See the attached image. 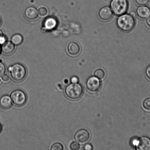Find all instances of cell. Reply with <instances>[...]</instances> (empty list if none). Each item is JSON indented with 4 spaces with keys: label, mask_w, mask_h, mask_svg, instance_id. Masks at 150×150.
Returning a JSON list of instances; mask_svg holds the SVG:
<instances>
[{
    "label": "cell",
    "mask_w": 150,
    "mask_h": 150,
    "mask_svg": "<svg viewBox=\"0 0 150 150\" xmlns=\"http://www.w3.org/2000/svg\"><path fill=\"white\" fill-rule=\"evenodd\" d=\"M135 23L134 18L130 14L126 13L119 16L117 21V27L124 32H128L133 30Z\"/></svg>",
    "instance_id": "cell-1"
},
{
    "label": "cell",
    "mask_w": 150,
    "mask_h": 150,
    "mask_svg": "<svg viewBox=\"0 0 150 150\" xmlns=\"http://www.w3.org/2000/svg\"><path fill=\"white\" fill-rule=\"evenodd\" d=\"M8 70L10 73L11 78L17 82L23 81L26 77L27 73L24 66L20 64H16L10 66L9 67Z\"/></svg>",
    "instance_id": "cell-2"
},
{
    "label": "cell",
    "mask_w": 150,
    "mask_h": 150,
    "mask_svg": "<svg viewBox=\"0 0 150 150\" xmlns=\"http://www.w3.org/2000/svg\"><path fill=\"white\" fill-rule=\"evenodd\" d=\"M110 6L113 13L120 16L127 11L129 3L127 0H111Z\"/></svg>",
    "instance_id": "cell-3"
},
{
    "label": "cell",
    "mask_w": 150,
    "mask_h": 150,
    "mask_svg": "<svg viewBox=\"0 0 150 150\" xmlns=\"http://www.w3.org/2000/svg\"><path fill=\"white\" fill-rule=\"evenodd\" d=\"M83 93V88L82 85L78 83L70 84L66 87L65 93L68 98L70 99H79Z\"/></svg>",
    "instance_id": "cell-4"
},
{
    "label": "cell",
    "mask_w": 150,
    "mask_h": 150,
    "mask_svg": "<svg viewBox=\"0 0 150 150\" xmlns=\"http://www.w3.org/2000/svg\"><path fill=\"white\" fill-rule=\"evenodd\" d=\"M12 102L17 106L21 107L26 103L27 97L23 91L16 90L13 91L10 95Z\"/></svg>",
    "instance_id": "cell-5"
},
{
    "label": "cell",
    "mask_w": 150,
    "mask_h": 150,
    "mask_svg": "<svg viewBox=\"0 0 150 150\" xmlns=\"http://www.w3.org/2000/svg\"><path fill=\"white\" fill-rule=\"evenodd\" d=\"M101 83L100 79L95 76H92L87 79L86 87L92 92H97L100 88Z\"/></svg>",
    "instance_id": "cell-6"
},
{
    "label": "cell",
    "mask_w": 150,
    "mask_h": 150,
    "mask_svg": "<svg viewBox=\"0 0 150 150\" xmlns=\"http://www.w3.org/2000/svg\"><path fill=\"white\" fill-rule=\"evenodd\" d=\"M90 134L86 129H82L78 131L75 135L74 138L76 142L80 143H85L89 140Z\"/></svg>",
    "instance_id": "cell-7"
},
{
    "label": "cell",
    "mask_w": 150,
    "mask_h": 150,
    "mask_svg": "<svg viewBox=\"0 0 150 150\" xmlns=\"http://www.w3.org/2000/svg\"><path fill=\"white\" fill-rule=\"evenodd\" d=\"M113 13L110 7H103L98 12V17L101 20L103 21H108L112 18Z\"/></svg>",
    "instance_id": "cell-8"
},
{
    "label": "cell",
    "mask_w": 150,
    "mask_h": 150,
    "mask_svg": "<svg viewBox=\"0 0 150 150\" xmlns=\"http://www.w3.org/2000/svg\"><path fill=\"white\" fill-rule=\"evenodd\" d=\"M136 14L140 19H147L150 17V8L146 6H140L136 9Z\"/></svg>",
    "instance_id": "cell-9"
},
{
    "label": "cell",
    "mask_w": 150,
    "mask_h": 150,
    "mask_svg": "<svg viewBox=\"0 0 150 150\" xmlns=\"http://www.w3.org/2000/svg\"><path fill=\"white\" fill-rule=\"evenodd\" d=\"M67 51L70 55L73 57H76L80 54V47L76 42H71L68 45Z\"/></svg>",
    "instance_id": "cell-10"
},
{
    "label": "cell",
    "mask_w": 150,
    "mask_h": 150,
    "mask_svg": "<svg viewBox=\"0 0 150 150\" xmlns=\"http://www.w3.org/2000/svg\"><path fill=\"white\" fill-rule=\"evenodd\" d=\"M24 15L26 18L30 20H35L39 16L38 10L33 7H29L25 10Z\"/></svg>",
    "instance_id": "cell-11"
},
{
    "label": "cell",
    "mask_w": 150,
    "mask_h": 150,
    "mask_svg": "<svg viewBox=\"0 0 150 150\" xmlns=\"http://www.w3.org/2000/svg\"><path fill=\"white\" fill-rule=\"evenodd\" d=\"M57 21L56 19L53 17H48L45 19L43 23L45 30L50 31L53 30L56 27Z\"/></svg>",
    "instance_id": "cell-12"
},
{
    "label": "cell",
    "mask_w": 150,
    "mask_h": 150,
    "mask_svg": "<svg viewBox=\"0 0 150 150\" xmlns=\"http://www.w3.org/2000/svg\"><path fill=\"white\" fill-rule=\"evenodd\" d=\"M138 150H150V139L147 137L141 138L136 145Z\"/></svg>",
    "instance_id": "cell-13"
},
{
    "label": "cell",
    "mask_w": 150,
    "mask_h": 150,
    "mask_svg": "<svg viewBox=\"0 0 150 150\" xmlns=\"http://www.w3.org/2000/svg\"><path fill=\"white\" fill-rule=\"evenodd\" d=\"M15 46L12 42L10 41H6L2 45L1 51L3 53L6 55H10L14 52Z\"/></svg>",
    "instance_id": "cell-14"
},
{
    "label": "cell",
    "mask_w": 150,
    "mask_h": 150,
    "mask_svg": "<svg viewBox=\"0 0 150 150\" xmlns=\"http://www.w3.org/2000/svg\"><path fill=\"white\" fill-rule=\"evenodd\" d=\"M12 105V101L8 95H4L0 98V106L4 109L10 108Z\"/></svg>",
    "instance_id": "cell-15"
},
{
    "label": "cell",
    "mask_w": 150,
    "mask_h": 150,
    "mask_svg": "<svg viewBox=\"0 0 150 150\" xmlns=\"http://www.w3.org/2000/svg\"><path fill=\"white\" fill-rule=\"evenodd\" d=\"M23 40V36L20 34H16L13 35L11 38V42L16 46H18L21 45Z\"/></svg>",
    "instance_id": "cell-16"
},
{
    "label": "cell",
    "mask_w": 150,
    "mask_h": 150,
    "mask_svg": "<svg viewBox=\"0 0 150 150\" xmlns=\"http://www.w3.org/2000/svg\"><path fill=\"white\" fill-rule=\"evenodd\" d=\"M94 75L95 77L99 79H104L105 76V72L101 69H98L95 70Z\"/></svg>",
    "instance_id": "cell-17"
},
{
    "label": "cell",
    "mask_w": 150,
    "mask_h": 150,
    "mask_svg": "<svg viewBox=\"0 0 150 150\" xmlns=\"http://www.w3.org/2000/svg\"><path fill=\"white\" fill-rule=\"evenodd\" d=\"M63 149H64V147L62 144L60 143L54 144L51 148V150H63Z\"/></svg>",
    "instance_id": "cell-18"
},
{
    "label": "cell",
    "mask_w": 150,
    "mask_h": 150,
    "mask_svg": "<svg viewBox=\"0 0 150 150\" xmlns=\"http://www.w3.org/2000/svg\"><path fill=\"white\" fill-rule=\"evenodd\" d=\"M143 105L145 110L150 111V98H146L144 101Z\"/></svg>",
    "instance_id": "cell-19"
},
{
    "label": "cell",
    "mask_w": 150,
    "mask_h": 150,
    "mask_svg": "<svg viewBox=\"0 0 150 150\" xmlns=\"http://www.w3.org/2000/svg\"><path fill=\"white\" fill-rule=\"evenodd\" d=\"M38 13L40 15L42 16H45L48 13V10L45 7H41L38 10Z\"/></svg>",
    "instance_id": "cell-20"
},
{
    "label": "cell",
    "mask_w": 150,
    "mask_h": 150,
    "mask_svg": "<svg viewBox=\"0 0 150 150\" xmlns=\"http://www.w3.org/2000/svg\"><path fill=\"white\" fill-rule=\"evenodd\" d=\"M70 147L72 150H78L80 149V145L77 142H73L70 144Z\"/></svg>",
    "instance_id": "cell-21"
},
{
    "label": "cell",
    "mask_w": 150,
    "mask_h": 150,
    "mask_svg": "<svg viewBox=\"0 0 150 150\" xmlns=\"http://www.w3.org/2000/svg\"><path fill=\"white\" fill-rule=\"evenodd\" d=\"M150 0H135L136 4L139 6H145L148 4Z\"/></svg>",
    "instance_id": "cell-22"
},
{
    "label": "cell",
    "mask_w": 150,
    "mask_h": 150,
    "mask_svg": "<svg viewBox=\"0 0 150 150\" xmlns=\"http://www.w3.org/2000/svg\"><path fill=\"white\" fill-rule=\"evenodd\" d=\"M6 70L5 65L2 63L0 62V77H2L3 75L5 74Z\"/></svg>",
    "instance_id": "cell-23"
},
{
    "label": "cell",
    "mask_w": 150,
    "mask_h": 150,
    "mask_svg": "<svg viewBox=\"0 0 150 150\" xmlns=\"http://www.w3.org/2000/svg\"><path fill=\"white\" fill-rule=\"evenodd\" d=\"M7 39L6 36L4 35L0 36V45H3L6 42Z\"/></svg>",
    "instance_id": "cell-24"
},
{
    "label": "cell",
    "mask_w": 150,
    "mask_h": 150,
    "mask_svg": "<svg viewBox=\"0 0 150 150\" xmlns=\"http://www.w3.org/2000/svg\"><path fill=\"white\" fill-rule=\"evenodd\" d=\"M70 82L72 83H77L79 82V79L77 76H73L70 79Z\"/></svg>",
    "instance_id": "cell-25"
},
{
    "label": "cell",
    "mask_w": 150,
    "mask_h": 150,
    "mask_svg": "<svg viewBox=\"0 0 150 150\" xmlns=\"http://www.w3.org/2000/svg\"><path fill=\"white\" fill-rule=\"evenodd\" d=\"M84 149L85 150H92L93 149V147L90 144H87L85 145Z\"/></svg>",
    "instance_id": "cell-26"
},
{
    "label": "cell",
    "mask_w": 150,
    "mask_h": 150,
    "mask_svg": "<svg viewBox=\"0 0 150 150\" xmlns=\"http://www.w3.org/2000/svg\"><path fill=\"white\" fill-rule=\"evenodd\" d=\"M145 73L147 77L150 80V65L146 68Z\"/></svg>",
    "instance_id": "cell-27"
},
{
    "label": "cell",
    "mask_w": 150,
    "mask_h": 150,
    "mask_svg": "<svg viewBox=\"0 0 150 150\" xmlns=\"http://www.w3.org/2000/svg\"><path fill=\"white\" fill-rule=\"evenodd\" d=\"M2 79L4 82H7L9 79V77L7 74H4L2 76Z\"/></svg>",
    "instance_id": "cell-28"
},
{
    "label": "cell",
    "mask_w": 150,
    "mask_h": 150,
    "mask_svg": "<svg viewBox=\"0 0 150 150\" xmlns=\"http://www.w3.org/2000/svg\"><path fill=\"white\" fill-rule=\"evenodd\" d=\"M139 140L137 139H134L132 140V145L134 146H136L137 145L138 143H139Z\"/></svg>",
    "instance_id": "cell-29"
},
{
    "label": "cell",
    "mask_w": 150,
    "mask_h": 150,
    "mask_svg": "<svg viewBox=\"0 0 150 150\" xmlns=\"http://www.w3.org/2000/svg\"><path fill=\"white\" fill-rule=\"evenodd\" d=\"M146 22L147 25L150 28V17L147 19Z\"/></svg>",
    "instance_id": "cell-30"
},
{
    "label": "cell",
    "mask_w": 150,
    "mask_h": 150,
    "mask_svg": "<svg viewBox=\"0 0 150 150\" xmlns=\"http://www.w3.org/2000/svg\"><path fill=\"white\" fill-rule=\"evenodd\" d=\"M130 14L134 18L136 16V12L135 13L134 11L132 12Z\"/></svg>",
    "instance_id": "cell-31"
},
{
    "label": "cell",
    "mask_w": 150,
    "mask_h": 150,
    "mask_svg": "<svg viewBox=\"0 0 150 150\" xmlns=\"http://www.w3.org/2000/svg\"><path fill=\"white\" fill-rule=\"evenodd\" d=\"M4 35V33H3V32L2 30L0 29V36H2V35Z\"/></svg>",
    "instance_id": "cell-32"
},
{
    "label": "cell",
    "mask_w": 150,
    "mask_h": 150,
    "mask_svg": "<svg viewBox=\"0 0 150 150\" xmlns=\"http://www.w3.org/2000/svg\"><path fill=\"white\" fill-rule=\"evenodd\" d=\"M1 18H0V26L1 25Z\"/></svg>",
    "instance_id": "cell-33"
},
{
    "label": "cell",
    "mask_w": 150,
    "mask_h": 150,
    "mask_svg": "<svg viewBox=\"0 0 150 150\" xmlns=\"http://www.w3.org/2000/svg\"><path fill=\"white\" fill-rule=\"evenodd\" d=\"M1 45H0V54L1 53Z\"/></svg>",
    "instance_id": "cell-34"
}]
</instances>
